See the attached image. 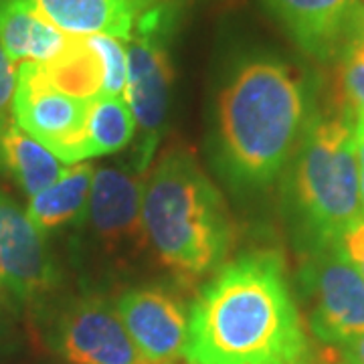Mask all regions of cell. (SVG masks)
Returning <instances> with one entry per match:
<instances>
[{
	"mask_svg": "<svg viewBox=\"0 0 364 364\" xmlns=\"http://www.w3.org/2000/svg\"><path fill=\"white\" fill-rule=\"evenodd\" d=\"M188 364H310L312 350L277 251L221 265L188 314Z\"/></svg>",
	"mask_w": 364,
	"mask_h": 364,
	"instance_id": "6da1fadb",
	"label": "cell"
},
{
	"mask_svg": "<svg viewBox=\"0 0 364 364\" xmlns=\"http://www.w3.org/2000/svg\"><path fill=\"white\" fill-rule=\"evenodd\" d=\"M223 164L239 184L265 186L282 172L306 117L298 75L273 59L237 67L219 93Z\"/></svg>",
	"mask_w": 364,
	"mask_h": 364,
	"instance_id": "7a4b0ae2",
	"label": "cell"
},
{
	"mask_svg": "<svg viewBox=\"0 0 364 364\" xmlns=\"http://www.w3.org/2000/svg\"><path fill=\"white\" fill-rule=\"evenodd\" d=\"M142 229L184 282L217 272L233 243V223L215 182L191 150H170L144 182Z\"/></svg>",
	"mask_w": 364,
	"mask_h": 364,
	"instance_id": "3957f363",
	"label": "cell"
},
{
	"mask_svg": "<svg viewBox=\"0 0 364 364\" xmlns=\"http://www.w3.org/2000/svg\"><path fill=\"white\" fill-rule=\"evenodd\" d=\"M296 198L320 245L338 243L364 219L354 124L346 116L314 117L299 146Z\"/></svg>",
	"mask_w": 364,
	"mask_h": 364,
	"instance_id": "277c9868",
	"label": "cell"
},
{
	"mask_svg": "<svg viewBox=\"0 0 364 364\" xmlns=\"http://www.w3.org/2000/svg\"><path fill=\"white\" fill-rule=\"evenodd\" d=\"M128 51V85L126 100L140 128V144L136 148V172L142 174L154 156L164 119L168 112L172 65H170L166 35L170 31V11L152 6L134 25Z\"/></svg>",
	"mask_w": 364,
	"mask_h": 364,
	"instance_id": "5b68a950",
	"label": "cell"
},
{
	"mask_svg": "<svg viewBox=\"0 0 364 364\" xmlns=\"http://www.w3.org/2000/svg\"><path fill=\"white\" fill-rule=\"evenodd\" d=\"M87 105L90 102L51 85L41 63L26 61L16 69L14 122L63 164L90 160L85 134Z\"/></svg>",
	"mask_w": 364,
	"mask_h": 364,
	"instance_id": "8992f818",
	"label": "cell"
},
{
	"mask_svg": "<svg viewBox=\"0 0 364 364\" xmlns=\"http://www.w3.org/2000/svg\"><path fill=\"white\" fill-rule=\"evenodd\" d=\"M310 328L326 344L342 346L364 332V277L338 243H324L301 267Z\"/></svg>",
	"mask_w": 364,
	"mask_h": 364,
	"instance_id": "52a82bcc",
	"label": "cell"
},
{
	"mask_svg": "<svg viewBox=\"0 0 364 364\" xmlns=\"http://www.w3.org/2000/svg\"><path fill=\"white\" fill-rule=\"evenodd\" d=\"M59 352L71 364H154L134 344L116 306L102 298L81 299L65 314Z\"/></svg>",
	"mask_w": 364,
	"mask_h": 364,
	"instance_id": "ba28073f",
	"label": "cell"
},
{
	"mask_svg": "<svg viewBox=\"0 0 364 364\" xmlns=\"http://www.w3.org/2000/svg\"><path fill=\"white\" fill-rule=\"evenodd\" d=\"M116 310L146 360L172 364L184 358L188 318L181 299L160 287H138L119 296Z\"/></svg>",
	"mask_w": 364,
	"mask_h": 364,
	"instance_id": "9c48e42d",
	"label": "cell"
},
{
	"mask_svg": "<svg viewBox=\"0 0 364 364\" xmlns=\"http://www.w3.org/2000/svg\"><path fill=\"white\" fill-rule=\"evenodd\" d=\"M0 284L18 299H35L57 284L43 233L0 193Z\"/></svg>",
	"mask_w": 364,
	"mask_h": 364,
	"instance_id": "30bf717a",
	"label": "cell"
},
{
	"mask_svg": "<svg viewBox=\"0 0 364 364\" xmlns=\"http://www.w3.org/2000/svg\"><path fill=\"white\" fill-rule=\"evenodd\" d=\"M301 51L330 59L354 39L364 9L360 0H263Z\"/></svg>",
	"mask_w": 364,
	"mask_h": 364,
	"instance_id": "8fae6325",
	"label": "cell"
},
{
	"mask_svg": "<svg viewBox=\"0 0 364 364\" xmlns=\"http://www.w3.org/2000/svg\"><path fill=\"white\" fill-rule=\"evenodd\" d=\"M142 196L144 181L140 172L95 170L87 205L95 233L112 245L144 237Z\"/></svg>",
	"mask_w": 364,
	"mask_h": 364,
	"instance_id": "7c38bea8",
	"label": "cell"
},
{
	"mask_svg": "<svg viewBox=\"0 0 364 364\" xmlns=\"http://www.w3.org/2000/svg\"><path fill=\"white\" fill-rule=\"evenodd\" d=\"M73 39L26 0H0V47L13 63H49L65 53Z\"/></svg>",
	"mask_w": 364,
	"mask_h": 364,
	"instance_id": "4fadbf2b",
	"label": "cell"
},
{
	"mask_svg": "<svg viewBox=\"0 0 364 364\" xmlns=\"http://www.w3.org/2000/svg\"><path fill=\"white\" fill-rule=\"evenodd\" d=\"M37 13L69 37L105 35L130 41L136 11L126 0H26Z\"/></svg>",
	"mask_w": 364,
	"mask_h": 364,
	"instance_id": "5bb4252c",
	"label": "cell"
},
{
	"mask_svg": "<svg viewBox=\"0 0 364 364\" xmlns=\"http://www.w3.org/2000/svg\"><path fill=\"white\" fill-rule=\"evenodd\" d=\"M0 166L31 196L49 188L65 170L63 162L31 138L14 117L0 126Z\"/></svg>",
	"mask_w": 364,
	"mask_h": 364,
	"instance_id": "9a60e30c",
	"label": "cell"
},
{
	"mask_svg": "<svg viewBox=\"0 0 364 364\" xmlns=\"http://www.w3.org/2000/svg\"><path fill=\"white\" fill-rule=\"evenodd\" d=\"M93 174L95 170L91 162L69 164L49 188L31 196L26 217L39 233L75 221L87 210Z\"/></svg>",
	"mask_w": 364,
	"mask_h": 364,
	"instance_id": "2e32d148",
	"label": "cell"
},
{
	"mask_svg": "<svg viewBox=\"0 0 364 364\" xmlns=\"http://www.w3.org/2000/svg\"><path fill=\"white\" fill-rule=\"evenodd\" d=\"M90 158L105 156L126 148L136 134V119L124 95L100 93L87 105L85 119Z\"/></svg>",
	"mask_w": 364,
	"mask_h": 364,
	"instance_id": "e0dca14e",
	"label": "cell"
},
{
	"mask_svg": "<svg viewBox=\"0 0 364 364\" xmlns=\"http://www.w3.org/2000/svg\"><path fill=\"white\" fill-rule=\"evenodd\" d=\"M45 77L67 95L91 102L102 93V65L85 37L73 43L49 63H41Z\"/></svg>",
	"mask_w": 364,
	"mask_h": 364,
	"instance_id": "ac0fdd59",
	"label": "cell"
},
{
	"mask_svg": "<svg viewBox=\"0 0 364 364\" xmlns=\"http://www.w3.org/2000/svg\"><path fill=\"white\" fill-rule=\"evenodd\" d=\"M95 51L102 65V93L104 95H124L128 85V51L124 43L105 35L85 37Z\"/></svg>",
	"mask_w": 364,
	"mask_h": 364,
	"instance_id": "d6986e66",
	"label": "cell"
},
{
	"mask_svg": "<svg viewBox=\"0 0 364 364\" xmlns=\"http://www.w3.org/2000/svg\"><path fill=\"white\" fill-rule=\"evenodd\" d=\"M342 90L356 117H364V53L350 43L344 49L342 61Z\"/></svg>",
	"mask_w": 364,
	"mask_h": 364,
	"instance_id": "ffe728a7",
	"label": "cell"
},
{
	"mask_svg": "<svg viewBox=\"0 0 364 364\" xmlns=\"http://www.w3.org/2000/svg\"><path fill=\"white\" fill-rule=\"evenodd\" d=\"M14 90H16V69L9 59V55L0 47V126L9 122V107L13 105Z\"/></svg>",
	"mask_w": 364,
	"mask_h": 364,
	"instance_id": "44dd1931",
	"label": "cell"
},
{
	"mask_svg": "<svg viewBox=\"0 0 364 364\" xmlns=\"http://www.w3.org/2000/svg\"><path fill=\"white\" fill-rule=\"evenodd\" d=\"M338 245L364 277V219L342 235Z\"/></svg>",
	"mask_w": 364,
	"mask_h": 364,
	"instance_id": "7402d4cb",
	"label": "cell"
},
{
	"mask_svg": "<svg viewBox=\"0 0 364 364\" xmlns=\"http://www.w3.org/2000/svg\"><path fill=\"white\" fill-rule=\"evenodd\" d=\"M354 140H356V156H358V181H360V203L364 215V117L354 122Z\"/></svg>",
	"mask_w": 364,
	"mask_h": 364,
	"instance_id": "603a6c76",
	"label": "cell"
},
{
	"mask_svg": "<svg viewBox=\"0 0 364 364\" xmlns=\"http://www.w3.org/2000/svg\"><path fill=\"white\" fill-rule=\"evenodd\" d=\"M340 348H342L344 364H364V332L344 342Z\"/></svg>",
	"mask_w": 364,
	"mask_h": 364,
	"instance_id": "cb8c5ba5",
	"label": "cell"
},
{
	"mask_svg": "<svg viewBox=\"0 0 364 364\" xmlns=\"http://www.w3.org/2000/svg\"><path fill=\"white\" fill-rule=\"evenodd\" d=\"M350 43H354L360 51L364 53V13L363 16H360V21H358V26H356V33H354V39L350 41Z\"/></svg>",
	"mask_w": 364,
	"mask_h": 364,
	"instance_id": "d4e9b609",
	"label": "cell"
},
{
	"mask_svg": "<svg viewBox=\"0 0 364 364\" xmlns=\"http://www.w3.org/2000/svg\"><path fill=\"white\" fill-rule=\"evenodd\" d=\"M128 4H132V9L134 11H138V9H144V6H150V4H154V0H126Z\"/></svg>",
	"mask_w": 364,
	"mask_h": 364,
	"instance_id": "484cf974",
	"label": "cell"
},
{
	"mask_svg": "<svg viewBox=\"0 0 364 364\" xmlns=\"http://www.w3.org/2000/svg\"><path fill=\"white\" fill-rule=\"evenodd\" d=\"M310 364H312V363H310Z\"/></svg>",
	"mask_w": 364,
	"mask_h": 364,
	"instance_id": "4316f807",
	"label": "cell"
}]
</instances>
